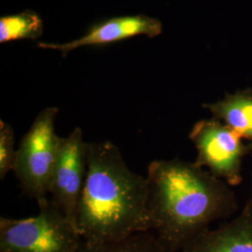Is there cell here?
Masks as SVG:
<instances>
[{"instance_id":"4fadbf2b","label":"cell","mask_w":252,"mask_h":252,"mask_svg":"<svg viewBox=\"0 0 252 252\" xmlns=\"http://www.w3.org/2000/svg\"><path fill=\"white\" fill-rule=\"evenodd\" d=\"M244 213H246L248 216L252 217V173L251 175V189H250V196L249 199L246 203V205L244 206L243 209H242Z\"/></svg>"},{"instance_id":"5b68a950","label":"cell","mask_w":252,"mask_h":252,"mask_svg":"<svg viewBox=\"0 0 252 252\" xmlns=\"http://www.w3.org/2000/svg\"><path fill=\"white\" fill-rule=\"evenodd\" d=\"M189 138L196 149L195 164L231 186L242 181L244 160L252 153V146L234 129L215 118L201 120Z\"/></svg>"},{"instance_id":"277c9868","label":"cell","mask_w":252,"mask_h":252,"mask_svg":"<svg viewBox=\"0 0 252 252\" xmlns=\"http://www.w3.org/2000/svg\"><path fill=\"white\" fill-rule=\"evenodd\" d=\"M58 111L50 107L36 115L19 144L12 167L21 189L38 206L49 200L51 179L62 141L54 128Z\"/></svg>"},{"instance_id":"8992f818","label":"cell","mask_w":252,"mask_h":252,"mask_svg":"<svg viewBox=\"0 0 252 252\" xmlns=\"http://www.w3.org/2000/svg\"><path fill=\"white\" fill-rule=\"evenodd\" d=\"M87 172V142L80 127L62 137L52 175L51 202L76 224L77 210Z\"/></svg>"},{"instance_id":"3957f363","label":"cell","mask_w":252,"mask_h":252,"mask_svg":"<svg viewBox=\"0 0 252 252\" xmlns=\"http://www.w3.org/2000/svg\"><path fill=\"white\" fill-rule=\"evenodd\" d=\"M26 219L0 218V252H77L83 239L77 224L51 200Z\"/></svg>"},{"instance_id":"7a4b0ae2","label":"cell","mask_w":252,"mask_h":252,"mask_svg":"<svg viewBox=\"0 0 252 252\" xmlns=\"http://www.w3.org/2000/svg\"><path fill=\"white\" fill-rule=\"evenodd\" d=\"M147 178L129 169L111 141L87 142V172L76 222L83 241L104 243L151 232Z\"/></svg>"},{"instance_id":"6da1fadb","label":"cell","mask_w":252,"mask_h":252,"mask_svg":"<svg viewBox=\"0 0 252 252\" xmlns=\"http://www.w3.org/2000/svg\"><path fill=\"white\" fill-rule=\"evenodd\" d=\"M146 178L152 231L166 252H181L210 224L233 216L238 208L231 185L194 162L153 161Z\"/></svg>"},{"instance_id":"8fae6325","label":"cell","mask_w":252,"mask_h":252,"mask_svg":"<svg viewBox=\"0 0 252 252\" xmlns=\"http://www.w3.org/2000/svg\"><path fill=\"white\" fill-rule=\"evenodd\" d=\"M77 252H166L151 232L133 234L127 238L104 243L82 241Z\"/></svg>"},{"instance_id":"ba28073f","label":"cell","mask_w":252,"mask_h":252,"mask_svg":"<svg viewBox=\"0 0 252 252\" xmlns=\"http://www.w3.org/2000/svg\"><path fill=\"white\" fill-rule=\"evenodd\" d=\"M181 252H252V218L241 211L192 239Z\"/></svg>"},{"instance_id":"30bf717a","label":"cell","mask_w":252,"mask_h":252,"mask_svg":"<svg viewBox=\"0 0 252 252\" xmlns=\"http://www.w3.org/2000/svg\"><path fill=\"white\" fill-rule=\"evenodd\" d=\"M43 22L36 12H24L3 16L0 19V42L20 39H36L42 35Z\"/></svg>"},{"instance_id":"7c38bea8","label":"cell","mask_w":252,"mask_h":252,"mask_svg":"<svg viewBox=\"0 0 252 252\" xmlns=\"http://www.w3.org/2000/svg\"><path fill=\"white\" fill-rule=\"evenodd\" d=\"M15 136L13 128L8 123L0 121V180H4L7 174L12 171L16 156L14 149Z\"/></svg>"},{"instance_id":"9c48e42d","label":"cell","mask_w":252,"mask_h":252,"mask_svg":"<svg viewBox=\"0 0 252 252\" xmlns=\"http://www.w3.org/2000/svg\"><path fill=\"white\" fill-rule=\"evenodd\" d=\"M213 118L224 123L252 146V90L227 94L221 99L203 106Z\"/></svg>"},{"instance_id":"52a82bcc","label":"cell","mask_w":252,"mask_h":252,"mask_svg":"<svg viewBox=\"0 0 252 252\" xmlns=\"http://www.w3.org/2000/svg\"><path fill=\"white\" fill-rule=\"evenodd\" d=\"M162 23L147 15L122 16L109 19L92 27L87 34L66 43H38V47L66 55L76 49L88 46L111 44L136 36L155 37L162 34Z\"/></svg>"}]
</instances>
